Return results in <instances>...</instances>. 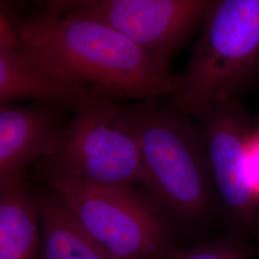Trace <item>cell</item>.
Listing matches in <instances>:
<instances>
[{"instance_id":"1","label":"cell","mask_w":259,"mask_h":259,"mask_svg":"<svg viewBox=\"0 0 259 259\" xmlns=\"http://www.w3.org/2000/svg\"><path fill=\"white\" fill-rule=\"evenodd\" d=\"M15 24L22 44L41 62L112 99L168 98L177 90L170 65L100 22L45 9Z\"/></svg>"},{"instance_id":"2","label":"cell","mask_w":259,"mask_h":259,"mask_svg":"<svg viewBox=\"0 0 259 259\" xmlns=\"http://www.w3.org/2000/svg\"><path fill=\"white\" fill-rule=\"evenodd\" d=\"M118 105L119 119L139 146L142 185L175 229L203 231L221 213L201 131L157 99Z\"/></svg>"},{"instance_id":"3","label":"cell","mask_w":259,"mask_h":259,"mask_svg":"<svg viewBox=\"0 0 259 259\" xmlns=\"http://www.w3.org/2000/svg\"><path fill=\"white\" fill-rule=\"evenodd\" d=\"M202 27L165 105L189 117L211 104L240 101L259 80V0H214Z\"/></svg>"},{"instance_id":"4","label":"cell","mask_w":259,"mask_h":259,"mask_svg":"<svg viewBox=\"0 0 259 259\" xmlns=\"http://www.w3.org/2000/svg\"><path fill=\"white\" fill-rule=\"evenodd\" d=\"M47 186L60 195L84 230L112 259H171L185 248L176 229L144 190L93 185L39 164Z\"/></svg>"},{"instance_id":"5","label":"cell","mask_w":259,"mask_h":259,"mask_svg":"<svg viewBox=\"0 0 259 259\" xmlns=\"http://www.w3.org/2000/svg\"><path fill=\"white\" fill-rule=\"evenodd\" d=\"M38 164L104 187L142 185L138 143L122 125L118 105L103 94L74 111L54 153Z\"/></svg>"},{"instance_id":"6","label":"cell","mask_w":259,"mask_h":259,"mask_svg":"<svg viewBox=\"0 0 259 259\" xmlns=\"http://www.w3.org/2000/svg\"><path fill=\"white\" fill-rule=\"evenodd\" d=\"M191 118L204 139L225 232L259 242V196L249 164L250 115L240 101H223Z\"/></svg>"},{"instance_id":"7","label":"cell","mask_w":259,"mask_h":259,"mask_svg":"<svg viewBox=\"0 0 259 259\" xmlns=\"http://www.w3.org/2000/svg\"><path fill=\"white\" fill-rule=\"evenodd\" d=\"M214 0H54L46 10L92 19L117 31L170 65L177 51L202 26Z\"/></svg>"},{"instance_id":"8","label":"cell","mask_w":259,"mask_h":259,"mask_svg":"<svg viewBox=\"0 0 259 259\" xmlns=\"http://www.w3.org/2000/svg\"><path fill=\"white\" fill-rule=\"evenodd\" d=\"M100 94L41 62L22 44L16 24L1 12L0 104L31 99L76 111Z\"/></svg>"},{"instance_id":"9","label":"cell","mask_w":259,"mask_h":259,"mask_svg":"<svg viewBox=\"0 0 259 259\" xmlns=\"http://www.w3.org/2000/svg\"><path fill=\"white\" fill-rule=\"evenodd\" d=\"M66 110L48 103L0 104V186L24 178L27 164L54 153L69 123Z\"/></svg>"},{"instance_id":"10","label":"cell","mask_w":259,"mask_h":259,"mask_svg":"<svg viewBox=\"0 0 259 259\" xmlns=\"http://www.w3.org/2000/svg\"><path fill=\"white\" fill-rule=\"evenodd\" d=\"M40 227L37 259H112L49 186L32 190Z\"/></svg>"},{"instance_id":"11","label":"cell","mask_w":259,"mask_h":259,"mask_svg":"<svg viewBox=\"0 0 259 259\" xmlns=\"http://www.w3.org/2000/svg\"><path fill=\"white\" fill-rule=\"evenodd\" d=\"M37 206L24 178L0 186V259H37Z\"/></svg>"},{"instance_id":"12","label":"cell","mask_w":259,"mask_h":259,"mask_svg":"<svg viewBox=\"0 0 259 259\" xmlns=\"http://www.w3.org/2000/svg\"><path fill=\"white\" fill-rule=\"evenodd\" d=\"M259 257V242L224 232L213 239L191 249H184L171 259H255Z\"/></svg>"},{"instance_id":"13","label":"cell","mask_w":259,"mask_h":259,"mask_svg":"<svg viewBox=\"0 0 259 259\" xmlns=\"http://www.w3.org/2000/svg\"><path fill=\"white\" fill-rule=\"evenodd\" d=\"M249 164L252 181L259 196V136L253 135V133L249 148Z\"/></svg>"}]
</instances>
